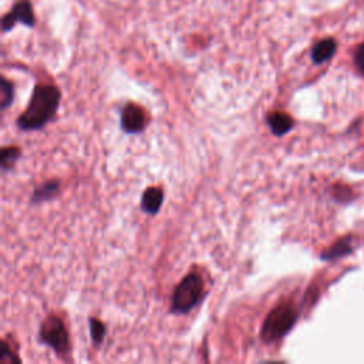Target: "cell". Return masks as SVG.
Here are the masks:
<instances>
[{"label": "cell", "instance_id": "cell-1", "mask_svg": "<svg viewBox=\"0 0 364 364\" xmlns=\"http://www.w3.org/2000/svg\"><path fill=\"white\" fill-rule=\"evenodd\" d=\"M60 90L55 86H38L33 90L28 108L18 120V125L23 131L43 128L56 115L60 103Z\"/></svg>", "mask_w": 364, "mask_h": 364}, {"label": "cell", "instance_id": "cell-11", "mask_svg": "<svg viewBox=\"0 0 364 364\" xmlns=\"http://www.w3.org/2000/svg\"><path fill=\"white\" fill-rule=\"evenodd\" d=\"M336 42L333 39H323L319 43L314 45L313 50H312V60L316 64H322L327 60H330L333 57V55L336 53Z\"/></svg>", "mask_w": 364, "mask_h": 364}, {"label": "cell", "instance_id": "cell-2", "mask_svg": "<svg viewBox=\"0 0 364 364\" xmlns=\"http://www.w3.org/2000/svg\"><path fill=\"white\" fill-rule=\"evenodd\" d=\"M204 297V280L203 278L191 272L179 282L175 288L171 302V312L174 314L190 313Z\"/></svg>", "mask_w": 364, "mask_h": 364}, {"label": "cell", "instance_id": "cell-16", "mask_svg": "<svg viewBox=\"0 0 364 364\" xmlns=\"http://www.w3.org/2000/svg\"><path fill=\"white\" fill-rule=\"evenodd\" d=\"M4 351H2V357H0V361L2 363H8V361H21L19 357L15 356V353L11 350L9 344L6 341H4Z\"/></svg>", "mask_w": 364, "mask_h": 364}, {"label": "cell", "instance_id": "cell-10", "mask_svg": "<svg viewBox=\"0 0 364 364\" xmlns=\"http://www.w3.org/2000/svg\"><path fill=\"white\" fill-rule=\"evenodd\" d=\"M353 249H354L353 237H347V238H343L339 242H336L326 252H323L320 258L323 261H334V259H339V258H343V256L351 254Z\"/></svg>", "mask_w": 364, "mask_h": 364}, {"label": "cell", "instance_id": "cell-8", "mask_svg": "<svg viewBox=\"0 0 364 364\" xmlns=\"http://www.w3.org/2000/svg\"><path fill=\"white\" fill-rule=\"evenodd\" d=\"M164 203V191L161 188L152 187L144 191L141 198V210L148 215H155Z\"/></svg>", "mask_w": 364, "mask_h": 364}, {"label": "cell", "instance_id": "cell-5", "mask_svg": "<svg viewBox=\"0 0 364 364\" xmlns=\"http://www.w3.org/2000/svg\"><path fill=\"white\" fill-rule=\"evenodd\" d=\"M121 127L128 134H138L145 128V114L135 104H127L121 111Z\"/></svg>", "mask_w": 364, "mask_h": 364}, {"label": "cell", "instance_id": "cell-17", "mask_svg": "<svg viewBox=\"0 0 364 364\" xmlns=\"http://www.w3.org/2000/svg\"><path fill=\"white\" fill-rule=\"evenodd\" d=\"M346 194H350V190L344 187V190H343V194H341V195H344V197H346ZM347 197H348V195H347ZM347 197H346V198H347ZM336 198H337V200H340V201H344V198H340V194H337V195H336Z\"/></svg>", "mask_w": 364, "mask_h": 364}, {"label": "cell", "instance_id": "cell-13", "mask_svg": "<svg viewBox=\"0 0 364 364\" xmlns=\"http://www.w3.org/2000/svg\"><path fill=\"white\" fill-rule=\"evenodd\" d=\"M13 97V84L9 83L6 79H2V86H0V106H2V110H6L12 106Z\"/></svg>", "mask_w": 364, "mask_h": 364}, {"label": "cell", "instance_id": "cell-14", "mask_svg": "<svg viewBox=\"0 0 364 364\" xmlns=\"http://www.w3.org/2000/svg\"><path fill=\"white\" fill-rule=\"evenodd\" d=\"M90 329H91L93 341L96 344H100L106 336V326L97 319H90Z\"/></svg>", "mask_w": 364, "mask_h": 364}, {"label": "cell", "instance_id": "cell-7", "mask_svg": "<svg viewBox=\"0 0 364 364\" xmlns=\"http://www.w3.org/2000/svg\"><path fill=\"white\" fill-rule=\"evenodd\" d=\"M266 123H268L271 131L278 137H282V135L288 134L295 125L293 118L290 115H288L286 113H282V111L269 113V115L266 117Z\"/></svg>", "mask_w": 364, "mask_h": 364}, {"label": "cell", "instance_id": "cell-4", "mask_svg": "<svg viewBox=\"0 0 364 364\" xmlns=\"http://www.w3.org/2000/svg\"><path fill=\"white\" fill-rule=\"evenodd\" d=\"M40 339L57 354H64L69 350V334L63 320L57 316H50L43 322L40 327Z\"/></svg>", "mask_w": 364, "mask_h": 364}, {"label": "cell", "instance_id": "cell-12", "mask_svg": "<svg viewBox=\"0 0 364 364\" xmlns=\"http://www.w3.org/2000/svg\"><path fill=\"white\" fill-rule=\"evenodd\" d=\"M21 155H22V151L19 149V147H5V148H2V154H0V165H2V169L5 172L12 169L13 165L21 158Z\"/></svg>", "mask_w": 364, "mask_h": 364}, {"label": "cell", "instance_id": "cell-6", "mask_svg": "<svg viewBox=\"0 0 364 364\" xmlns=\"http://www.w3.org/2000/svg\"><path fill=\"white\" fill-rule=\"evenodd\" d=\"M16 22H22L28 26H33L35 23V16L30 8V4L28 0H23V2L18 4L15 11L12 13H9L5 19H4V30L8 32L12 29V26H15Z\"/></svg>", "mask_w": 364, "mask_h": 364}, {"label": "cell", "instance_id": "cell-3", "mask_svg": "<svg viewBox=\"0 0 364 364\" xmlns=\"http://www.w3.org/2000/svg\"><path fill=\"white\" fill-rule=\"evenodd\" d=\"M297 320V312L292 303H282L271 310L266 316L261 337L265 343H275L283 339L295 326Z\"/></svg>", "mask_w": 364, "mask_h": 364}, {"label": "cell", "instance_id": "cell-15", "mask_svg": "<svg viewBox=\"0 0 364 364\" xmlns=\"http://www.w3.org/2000/svg\"><path fill=\"white\" fill-rule=\"evenodd\" d=\"M354 63L357 70L364 76V43H361L354 53Z\"/></svg>", "mask_w": 364, "mask_h": 364}, {"label": "cell", "instance_id": "cell-9", "mask_svg": "<svg viewBox=\"0 0 364 364\" xmlns=\"http://www.w3.org/2000/svg\"><path fill=\"white\" fill-rule=\"evenodd\" d=\"M59 191H60L59 181H56V179L47 181V182H45V184H42L38 190L33 191L32 204H42V203L50 201L59 195Z\"/></svg>", "mask_w": 364, "mask_h": 364}]
</instances>
